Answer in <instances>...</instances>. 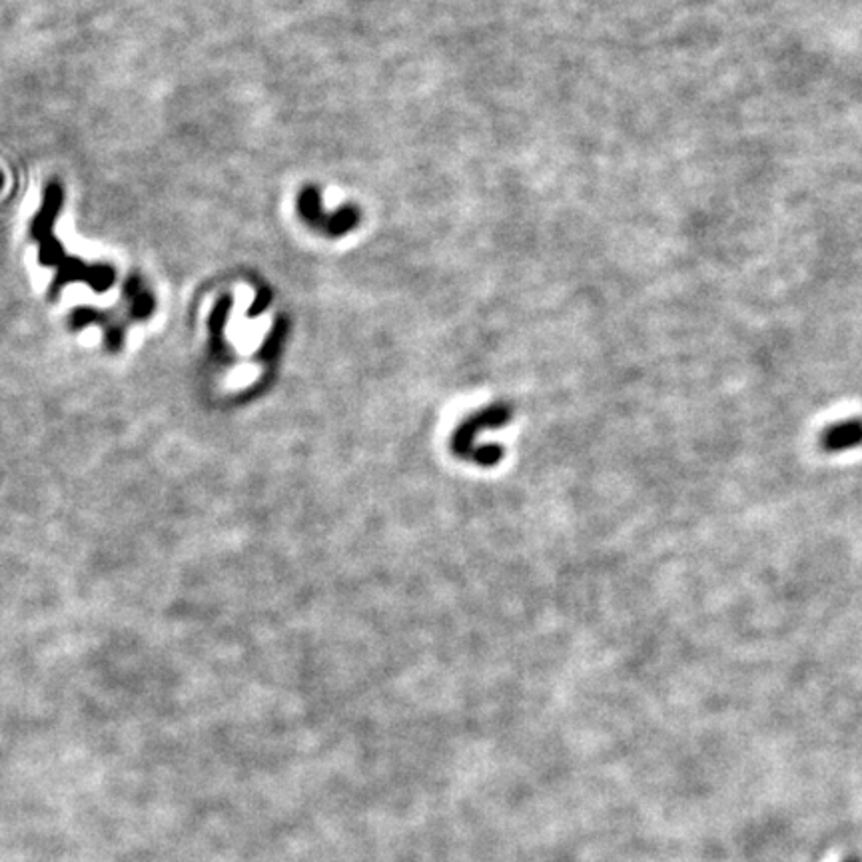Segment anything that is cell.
<instances>
[{"label":"cell","mask_w":862,"mask_h":862,"mask_svg":"<svg viewBox=\"0 0 862 862\" xmlns=\"http://www.w3.org/2000/svg\"><path fill=\"white\" fill-rule=\"evenodd\" d=\"M858 445H862V419L841 421V424L828 427L823 435L825 451L831 453L855 450Z\"/></svg>","instance_id":"1"},{"label":"cell","mask_w":862,"mask_h":862,"mask_svg":"<svg viewBox=\"0 0 862 862\" xmlns=\"http://www.w3.org/2000/svg\"><path fill=\"white\" fill-rule=\"evenodd\" d=\"M844 862H860V860H857V858H849V860H844Z\"/></svg>","instance_id":"2"}]
</instances>
